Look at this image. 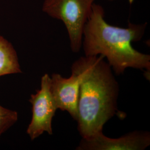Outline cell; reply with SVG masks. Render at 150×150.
Listing matches in <instances>:
<instances>
[{"label":"cell","instance_id":"6da1fadb","mask_svg":"<svg viewBox=\"0 0 150 150\" xmlns=\"http://www.w3.org/2000/svg\"><path fill=\"white\" fill-rule=\"evenodd\" d=\"M102 55L81 57L71 71L80 76L77 104V129L83 139L102 132L103 126L117 108L119 85L110 64Z\"/></svg>","mask_w":150,"mask_h":150},{"label":"cell","instance_id":"7a4b0ae2","mask_svg":"<svg viewBox=\"0 0 150 150\" xmlns=\"http://www.w3.org/2000/svg\"><path fill=\"white\" fill-rule=\"evenodd\" d=\"M147 23L128 27L111 25L105 20L102 6L95 3L83 33L82 47L85 56L102 55L116 75L123 74L127 68L150 70V56L141 53L132 45L145 33Z\"/></svg>","mask_w":150,"mask_h":150},{"label":"cell","instance_id":"3957f363","mask_svg":"<svg viewBox=\"0 0 150 150\" xmlns=\"http://www.w3.org/2000/svg\"><path fill=\"white\" fill-rule=\"evenodd\" d=\"M95 0H45L42 10L64 23L72 52L77 53L82 45L83 33Z\"/></svg>","mask_w":150,"mask_h":150},{"label":"cell","instance_id":"277c9868","mask_svg":"<svg viewBox=\"0 0 150 150\" xmlns=\"http://www.w3.org/2000/svg\"><path fill=\"white\" fill-rule=\"evenodd\" d=\"M29 102L32 105V119L27 134L34 140L46 132L53 134L52 121L57 110L50 90V77L47 74L41 78V88L31 95Z\"/></svg>","mask_w":150,"mask_h":150},{"label":"cell","instance_id":"5b68a950","mask_svg":"<svg viewBox=\"0 0 150 150\" xmlns=\"http://www.w3.org/2000/svg\"><path fill=\"white\" fill-rule=\"evenodd\" d=\"M150 145L148 131H134L117 139L105 136L102 132L81 140L77 150H144Z\"/></svg>","mask_w":150,"mask_h":150},{"label":"cell","instance_id":"8992f818","mask_svg":"<svg viewBox=\"0 0 150 150\" xmlns=\"http://www.w3.org/2000/svg\"><path fill=\"white\" fill-rule=\"evenodd\" d=\"M80 79L76 72L71 71L69 78L58 74L50 77V90L57 109L66 111L76 121Z\"/></svg>","mask_w":150,"mask_h":150},{"label":"cell","instance_id":"52a82bcc","mask_svg":"<svg viewBox=\"0 0 150 150\" xmlns=\"http://www.w3.org/2000/svg\"><path fill=\"white\" fill-rule=\"evenodd\" d=\"M22 73L16 50L12 43L0 35V77Z\"/></svg>","mask_w":150,"mask_h":150},{"label":"cell","instance_id":"ba28073f","mask_svg":"<svg viewBox=\"0 0 150 150\" xmlns=\"http://www.w3.org/2000/svg\"><path fill=\"white\" fill-rule=\"evenodd\" d=\"M18 113L0 105V138L1 135L16 123Z\"/></svg>","mask_w":150,"mask_h":150},{"label":"cell","instance_id":"9c48e42d","mask_svg":"<svg viewBox=\"0 0 150 150\" xmlns=\"http://www.w3.org/2000/svg\"><path fill=\"white\" fill-rule=\"evenodd\" d=\"M107 1H115V0H107Z\"/></svg>","mask_w":150,"mask_h":150}]
</instances>
